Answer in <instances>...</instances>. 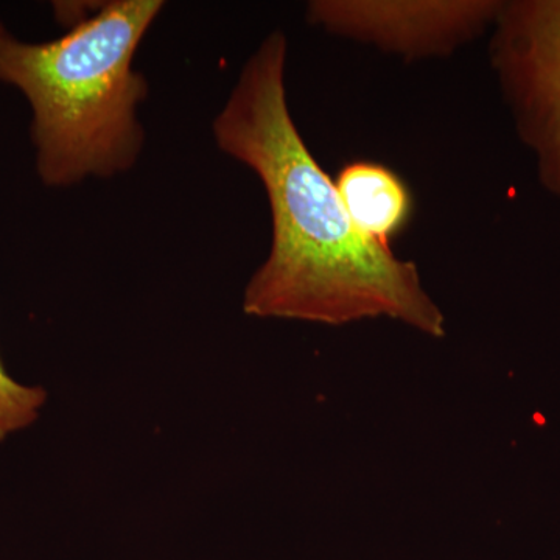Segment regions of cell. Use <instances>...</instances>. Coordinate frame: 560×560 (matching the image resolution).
I'll return each mask as SVG.
<instances>
[{
	"instance_id": "5b68a950",
	"label": "cell",
	"mask_w": 560,
	"mask_h": 560,
	"mask_svg": "<svg viewBox=\"0 0 560 560\" xmlns=\"http://www.w3.org/2000/svg\"><path fill=\"white\" fill-rule=\"evenodd\" d=\"M338 194L353 226L371 241L389 246L410 223V190L390 168L375 162H350L337 180Z\"/></svg>"
},
{
	"instance_id": "7a4b0ae2",
	"label": "cell",
	"mask_w": 560,
	"mask_h": 560,
	"mask_svg": "<svg viewBox=\"0 0 560 560\" xmlns=\"http://www.w3.org/2000/svg\"><path fill=\"white\" fill-rule=\"evenodd\" d=\"M160 0H113L58 39L25 43L0 22V83L32 109L36 173L49 187L130 171L143 147L139 106L149 86L135 69Z\"/></svg>"
},
{
	"instance_id": "6da1fadb",
	"label": "cell",
	"mask_w": 560,
	"mask_h": 560,
	"mask_svg": "<svg viewBox=\"0 0 560 560\" xmlns=\"http://www.w3.org/2000/svg\"><path fill=\"white\" fill-rule=\"evenodd\" d=\"M287 61L285 33L271 32L212 124L219 149L260 179L271 213L270 253L246 285L243 311L327 326L389 318L444 337V313L415 261L353 226L337 184L302 139L287 95Z\"/></svg>"
},
{
	"instance_id": "277c9868",
	"label": "cell",
	"mask_w": 560,
	"mask_h": 560,
	"mask_svg": "<svg viewBox=\"0 0 560 560\" xmlns=\"http://www.w3.org/2000/svg\"><path fill=\"white\" fill-rule=\"evenodd\" d=\"M503 0H313L307 21L407 62L448 58L492 31Z\"/></svg>"
},
{
	"instance_id": "3957f363",
	"label": "cell",
	"mask_w": 560,
	"mask_h": 560,
	"mask_svg": "<svg viewBox=\"0 0 560 560\" xmlns=\"http://www.w3.org/2000/svg\"><path fill=\"white\" fill-rule=\"evenodd\" d=\"M490 32V68L515 132L560 198V0H503Z\"/></svg>"
},
{
	"instance_id": "8992f818",
	"label": "cell",
	"mask_w": 560,
	"mask_h": 560,
	"mask_svg": "<svg viewBox=\"0 0 560 560\" xmlns=\"http://www.w3.org/2000/svg\"><path fill=\"white\" fill-rule=\"evenodd\" d=\"M46 401V389L14 381L0 360V442L35 423Z\"/></svg>"
}]
</instances>
